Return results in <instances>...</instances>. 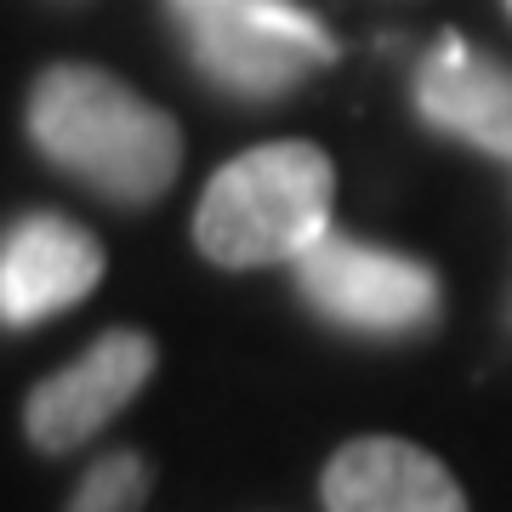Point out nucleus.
<instances>
[{
  "label": "nucleus",
  "mask_w": 512,
  "mask_h": 512,
  "mask_svg": "<svg viewBox=\"0 0 512 512\" xmlns=\"http://www.w3.org/2000/svg\"><path fill=\"white\" fill-rule=\"evenodd\" d=\"M154 365H160V353H154V342H148L143 330H109V336H97L69 370H57V376H46L35 387V399L23 410L29 439L40 450H52V456L86 444L114 410H126L137 399V387L154 376Z\"/></svg>",
  "instance_id": "5"
},
{
  "label": "nucleus",
  "mask_w": 512,
  "mask_h": 512,
  "mask_svg": "<svg viewBox=\"0 0 512 512\" xmlns=\"http://www.w3.org/2000/svg\"><path fill=\"white\" fill-rule=\"evenodd\" d=\"M416 103L427 126L467 137L495 160H512V69L484 52H467L456 35L421 69Z\"/></svg>",
  "instance_id": "8"
},
{
  "label": "nucleus",
  "mask_w": 512,
  "mask_h": 512,
  "mask_svg": "<svg viewBox=\"0 0 512 512\" xmlns=\"http://www.w3.org/2000/svg\"><path fill=\"white\" fill-rule=\"evenodd\" d=\"M188 52L222 92L279 97L336 57L325 23L291 0H177Z\"/></svg>",
  "instance_id": "3"
},
{
  "label": "nucleus",
  "mask_w": 512,
  "mask_h": 512,
  "mask_svg": "<svg viewBox=\"0 0 512 512\" xmlns=\"http://www.w3.org/2000/svg\"><path fill=\"white\" fill-rule=\"evenodd\" d=\"M336 171L319 143L245 148L205 183L194 211V245L217 268L296 262L330 234Z\"/></svg>",
  "instance_id": "2"
},
{
  "label": "nucleus",
  "mask_w": 512,
  "mask_h": 512,
  "mask_svg": "<svg viewBox=\"0 0 512 512\" xmlns=\"http://www.w3.org/2000/svg\"><path fill=\"white\" fill-rule=\"evenodd\" d=\"M148 495V467L143 456H131V450H114L92 467V473L80 478V490H74L69 512H137Z\"/></svg>",
  "instance_id": "9"
},
{
  "label": "nucleus",
  "mask_w": 512,
  "mask_h": 512,
  "mask_svg": "<svg viewBox=\"0 0 512 512\" xmlns=\"http://www.w3.org/2000/svg\"><path fill=\"white\" fill-rule=\"evenodd\" d=\"M103 279V245L80 222L35 211L6 228L0 251V313L6 325H40L52 313L86 302Z\"/></svg>",
  "instance_id": "6"
},
{
  "label": "nucleus",
  "mask_w": 512,
  "mask_h": 512,
  "mask_svg": "<svg viewBox=\"0 0 512 512\" xmlns=\"http://www.w3.org/2000/svg\"><path fill=\"white\" fill-rule=\"evenodd\" d=\"M29 137L103 200L148 205L177 183L183 131L97 63H52L29 92Z\"/></svg>",
  "instance_id": "1"
},
{
  "label": "nucleus",
  "mask_w": 512,
  "mask_h": 512,
  "mask_svg": "<svg viewBox=\"0 0 512 512\" xmlns=\"http://www.w3.org/2000/svg\"><path fill=\"white\" fill-rule=\"evenodd\" d=\"M330 512H467V495L439 456L404 439H353L325 467Z\"/></svg>",
  "instance_id": "7"
},
{
  "label": "nucleus",
  "mask_w": 512,
  "mask_h": 512,
  "mask_svg": "<svg viewBox=\"0 0 512 512\" xmlns=\"http://www.w3.org/2000/svg\"><path fill=\"white\" fill-rule=\"evenodd\" d=\"M296 285L325 319L370 336H404L439 319V279L427 262L348 239L336 228L296 256Z\"/></svg>",
  "instance_id": "4"
},
{
  "label": "nucleus",
  "mask_w": 512,
  "mask_h": 512,
  "mask_svg": "<svg viewBox=\"0 0 512 512\" xmlns=\"http://www.w3.org/2000/svg\"><path fill=\"white\" fill-rule=\"evenodd\" d=\"M507 6H512V0H507Z\"/></svg>",
  "instance_id": "10"
}]
</instances>
